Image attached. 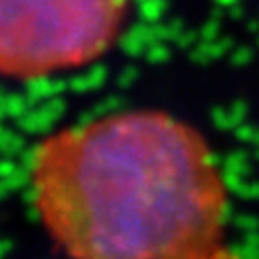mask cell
Here are the masks:
<instances>
[{
	"label": "cell",
	"mask_w": 259,
	"mask_h": 259,
	"mask_svg": "<svg viewBox=\"0 0 259 259\" xmlns=\"http://www.w3.org/2000/svg\"><path fill=\"white\" fill-rule=\"evenodd\" d=\"M209 259H240V257H236V255H231V253H227V250L223 248V250H218V253H216L214 257H209Z\"/></svg>",
	"instance_id": "obj_3"
},
{
	"label": "cell",
	"mask_w": 259,
	"mask_h": 259,
	"mask_svg": "<svg viewBox=\"0 0 259 259\" xmlns=\"http://www.w3.org/2000/svg\"><path fill=\"white\" fill-rule=\"evenodd\" d=\"M127 0H0V71L41 78L78 69L121 35Z\"/></svg>",
	"instance_id": "obj_2"
},
{
	"label": "cell",
	"mask_w": 259,
	"mask_h": 259,
	"mask_svg": "<svg viewBox=\"0 0 259 259\" xmlns=\"http://www.w3.org/2000/svg\"><path fill=\"white\" fill-rule=\"evenodd\" d=\"M39 221L69 259H209L227 184L197 130L158 110L71 125L35 151Z\"/></svg>",
	"instance_id": "obj_1"
}]
</instances>
